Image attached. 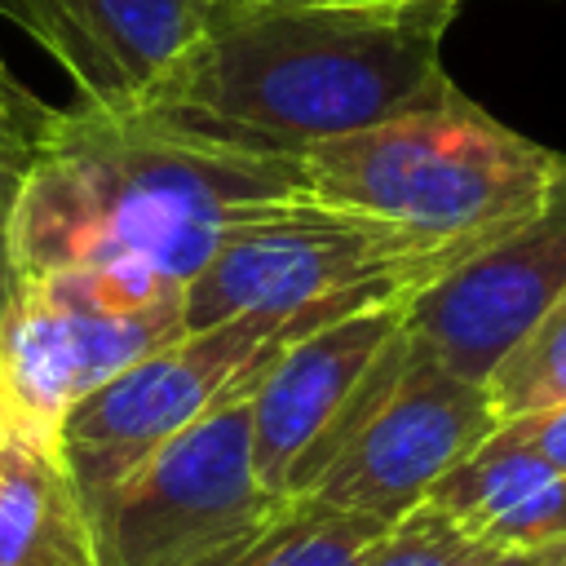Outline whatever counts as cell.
<instances>
[{"mask_svg":"<svg viewBox=\"0 0 566 566\" xmlns=\"http://www.w3.org/2000/svg\"><path fill=\"white\" fill-rule=\"evenodd\" d=\"M305 195L301 159L243 150L146 111L57 106L13 203L18 279L102 265L190 287L221 239Z\"/></svg>","mask_w":566,"mask_h":566,"instance_id":"cell-1","label":"cell"},{"mask_svg":"<svg viewBox=\"0 0 566 566\" xmlns=\"http://www.w3.org/2000/svg\"><path fill=\"white\" fill-rule=\"evenodd\" d=\"M460 4H217L208 31L133 111L301 159L318 142L451 97L442 40Z\"/></svg>","mask_w":566,"mask_h":566,"instance_id":"cell-2","label":"cell"},{"mask_svg":"<svg viewBox=\"0 0 566 566\" xmlns=\"http://www.w3.org/2000/svg\"><path fill=\"white\" fill-rule=\"evenodd\" d=\"M566 155L500 124L460 88L301 155L305 195L429 239L491 243L531 217Z\"/></svg>","mask_w":566,"mask_h":566,"instance_id":"cell-3","label":"cell"},{"mask_svg":"<svg viewBox=\"0 0 566 566\" xmlns=\"http://www.w3.org/2000/svg\"><path fill=\"white\" fill-rule=\"evenodd\" d=\"M486 243L429 239L323 199L270 203L239 221L186 287V332L243 314L367 310L407 301Z\"/></svg>","mask_w":566,"mask_h":566,"instance_id":"cell-4","label":"cell"},{"mask_svg":"<svg viewBox=\"0 0 566 566\" xmlns=\"http://www.w3.org/2000/svg\"><path fill=\"white\" fill-rule=\"evenodd\" d=\"M186 332V292L133 270L18 279L0 314V429L57 438L75 402Z\"/></svg>","mask_w":566,"mask_h":566,"instance_id":"cell-5","label":"cell"},{"mask_svg":"<svg viewBox=\"0 0 566 566\" xmlns=\"http://www.w3.org/2000/svg\"><path fill=\"white\" fill-rule=\"evenodd\" d=\"M332 318L345 314H243L212 327H195L124 367L102 389H93L57 424V447L71 464L84 504L93 509L168 438H177L221 402L248 394L256 376L296 336Z\"/></svg>","mask_w":566,"mask_h":566,"instance_id":"cell-6","label":"cell"},{"mask_svg":"<svg viewBox=\"0 0 566 566\" xmlns=\"http://www.w3.org/2000/svg\"><path fill=\"white\" fill-rule=\"evenodd\" d=\"M283 500L252 469L248 394H239L150 451L88 509L97 566H195Z\"/></svg>","mask_w":566,"mask_h":566,"instance_id":"cell-7","label":"cell"},{"mask_svg":"<svg viewBox=\"0 0 566 566\" xmlns=\"http://www.w3.org/2000/svg\"><path fill=\"white\" fill-rule=\"evenodd\" d=\"M500 429L486 385L455 376L402 332V358L310 482L336 509L398 522L429 500L433 482Z\"/></svg>","mask_w":566,"mask_h":566,"instance_id":"cell-8","label":"cell"},{"mask_svg":"<svg viewBox=\"0 0 566 566\" xmlns=\"http://www.w3.org/2000/svg\"><path fill=\"white\" fill-rule=\"evenodd\" d=\"M402 358V301L296 336L248 389L252 469L274 495H305Z\"/></svg>","mask_w":566,"mask_h":566,"instance_id":"cell-9","label":"cell"},{"mask_svg":"<svg viewBox=\"0 0 566 566\" xmlns=\"http://www.w3.org/2000/svg\"><path fill=\"white\" fill-rule=\"evenodd\" d=\"M566 292V164L544 203L513 230L451 265L402 301V332L416 349L464 380L486 385L517 336Z\"/></svg>","mask_w":566,"mask_h":566,"instance_id":"cell-10","label":"cell"},{"mask_svg":"<svg viewBox=\"0 0 566 566\" xmlns=\"http://www.w3.org/2000/svg\"><path fill=\"white\" fill-rule=\"evenodd\" d=\"M212 0H0L75 84V106L133 111L208 31Z\"/></svg>","mask_w":566,"mask_h":566,"instance_id":"cell-11","label":"cell"},{"mask_svg":"<svg viewBox=\"0 0 566 566\" xmlns=\"http://www.w3.org/2000/svg\"><path fill=\"white\" fill-rule=\"evenodd\" d=\"M424 504L442 509L482 548L566 539V473L504 424L447 469Z\"/></svg>","mask_w":566,"mask_h":566,"instance_id":"cell-12","label":"cell"},{"mask_svg":"<svg viewBox=\"0 0 566 566\" xmlns=\"http://www.w3.org/2000/svg\"><path fill=\"white\" fill-rule=\"evenodd\" d=\"M0 566H97L93 517L57 438L0 429Z\"/></svg>","mask_w":566,"mask_h":566,"instance_id":"cell-13","label":"cell"},{"mask_svg":"<svg viewBox=\"0 0 566 566\" xmlns=\"http://www.w3.org/2000/svg\"><path fill=\"white\" fill-rule=\"evenodd\" d=\"M385 526L318 495H287L261 526L195 566H358Z\"/></svg>","mask_w":566,"mask_h":566,"instance_id":"cell-14","label":"cell"},{"mask_svg":"<svg viewBox=\"0 0 566 566\" xmlns=\"http://www.w3.org/2000/svg\"><path fill=\"white\" fill-rule=\"evenodd\" d=\"M500 424L566 402V292L517 336V345L486 376Z\"/></svg>","mask_w":566,"mask_h":566,"instance_id":"cell-15","label":"cell"},{"mask_svg":"<svg viewBox=\"0 0 566 566\" xmlns=\"http://www.w3.org/2000/svg\"><path fill=\"white\" fill-rule=\"evenodd\" d=\"M478 553L482 544L469 539L442 509L416 504L380 531V539L363 553L358 566H469Z\"/></svg>","mask_w":566,"mask_h":566,"instance_id":"cell-16","label":"cell"},{"mask_svg":"<svg viewBox=\"0 0 566 566\" xmlns=\"http://www.w3.org/2000/svg\"><path fill=\"white\" fill-rule=\"evenodd\" d=\"M35 146L18 142L9 133H0V314L18 292V265H13V203H18V186L22 172L31 164Z\"/></svg>","mask_w":566,"mask_h":566,"instance_id":"cell-17","label":"cell"},{"mask_svg":"<svg viewBox=\"0 0 566 566\" xmlns=\"http://www.w3.org/2000/svg\"><path fill=\"white\" fill-rule=\"evenodd\" d=\"M53 111H57V106H44L22 80H13V71H9L4 57H0V133L40 146V137H44Z\"/></svg>","mask_w":566,"mask_h":566,"instance_id":"cell-18","label":"cell"},{"mask_svg":"<svg viewBox=\"0 0 566 566\" xmlns=\"http://www.w3.org/2000/svg\"><path fill=\"white\" fill-rule=\"evenodd\" d=\"M504 429H513L531 451H539L548 464H557L566 473V402L535 411V416H522V420H509Z\"/></svg>","mask_w":566,"mask_h":566,"instance_id":"cell-19","label":"cell"},{"mask_svg":"<svg viewBox=\"0 0 566 566\" xmlns=\"http://www.w3.org/2000/svg\"><path fill=\"white\" fill-rule=\"evenodd\" d=\"M469 566H566V539H548L531 548H482Z\"/></svg>","mask_w":566,"mask_h":566,"instance_id":"cell-20","label":"cell"},{"mask_svg":"<svg viewBox=\"0 0 566 566\" xmlns=\"http://www.w3.org/2000/svg\"><path fill=\"white\" fill-rule=\"evenodd\" d=\"M212 4L239 9V4H394V0H212Z\"/></svg>","mask_w":566,"mask_h":566,"instance_id":"cell-21","label":"cell"}]
</instances>
